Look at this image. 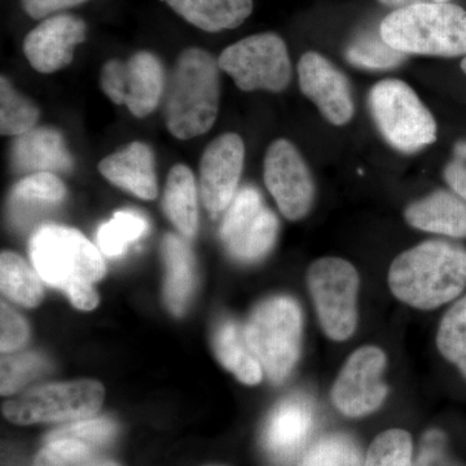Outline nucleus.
<instances>
[{
  "label": "nucleus",
  "instance_id": "18",
  "mask_svg": "<svg viewBox=\"0 0 466 466\" xmlns=\"http://www.w3.org/2000/svg\"><path fill=\"white\" fill-rule=\"evenodd\" d=\"M17 173H64L73 167L63 135L51 127H35L17 137L11 150Z\"/></svg>",
  "mask_w": 466,
  "mask_h": 466
},
{
  "label": "nucleus",
  "instance_id": "42",
  "mask_svg": "<svg viewBox=\"0 0 466 466\" xmlns=\"http://www.w3.org/2000/svg\"><path fill=\"white\" fill-rule=\"evenodd\" d=\"M381 5L391 8H407L417 5H431V3H449L450 0H379Z\"/></svg>",
  "mask_w": 466,
  "mask_h": 466
},
{
  "label": "nucleus",
  "instance_id": "21",
  "mask_svg": "<svg viewBox=\"0 0 466 466\" xmlns=\"http://www.w3.org/2000/svg\"><path fill=\"white\" fill-rule=\"evenodd\" d=\"M66 198V184L56 174H30L15 184L9 195V211L15 223L27 225L56 208Z\"/></svg>",
  "mask_w": 466,
  "mask_h": 466
},
{
  "label": "nucleus",
  "instance_id": "29",
  "mask_svg": "<svg viewBox=\"0 0 466 466\" xmlns=\"http://www.w3.org/2000/svg\"><path fill=\"white\" fill-rule=\"evenodd\" d=\"M302 466H363L357 441L345 434L319 438L308 450Z\"/></svg>",
  "mask_w": 466,
  "mask_h": 466
},
{
  "label": "nucleus",
  "instance_id": "32",
  "mask_svg": "<svg viewBox=\"0 0 466 466\" xmlns=\"http://www.w3.org/2000/svg\"><path fill=\"white\" fill-rule=\"evenodd\" d=\"M35 466H119L97 455L94 446L75 440L48 441Z\"/></svg>",
  "mask_w": 466,
  "mask_h": 466
},
{
  "label": "nucleus",
  "instance_id": "4",
  "mask_svg": "<svg viewBox=\"0 0 466 466\" xmlns=\"http://www.w3.org/2000/svg\"><path fill=\"white\" fill-rule=\"evenodd\" d=\"M30 257L39 278L66 293L78 285L96 283L106 274L97 248L69 227L36 229L30 240Z\"/></svg>",
  "mask_w": 466,
  "mask_h": 466
},
{
  "label": "nucleus",
  "instance_id": "2",
  "mask_svg": "<svg viewBox=\"0 0 466 466\" xmlns=\"http://www.w3.org/2000/svg\"><path fill=\"white\" fill-rule=\"evenodd\" d=\"M220 103V66L213 55L191 47L180 52L167 87L165 121L180 140L207 134L216 124Z\"/></svg>",
  "mask_w": 466,
  "mask_h": 466
},
{
  "label": "nucleus",
  "instance_id": "15",
  "mask_svg": "<svg viewBox=\"0 0 466 466\" xmlns=\"http://www.w3.org/2000/svg\"><path fill=\"white\" fill-rule=\"evenodd\" d=\"M300 91L336 126L350 122L355 112L348 78L318 52H306L299 63Z\"/></svg>",
  "mask_w": 466,
  "mask_h": 466
},
{
  "label": "nucleus",
  "instance_id": "27",
  "mask_svg": "<svg viewBox=\"0 0 466 466\" xmlns=\"http://www.w3.org/2000/svg\"><path fill=\"white\" fill-rule=\"evenodd\" d=\"M38 106L12 86L7 76L0 78V133L21 137L35 128L39 121Z\"/></svg>",
  "mask_w": 466,
  "mask_h": 466
},
{
  "label": "nucleus",
  "instance_id": "13",
  "mask_svg": "<svg viewBox=\"0 0 466 466\" xmlns=\"http://www.w3.org/2000/svg\"><path fill=\"white\" fill-rule=\"evenodd\" d=\"M244 161V142L235 133L220 135L202 153L200 192L210 216H219L231 205L238 193Z\"/></svg>",
  "mask_w": 466,
  "mask_h": 466
},
{
  "label": "nucleus",
  "instance_id": "9",
  "mask_svg": "<svg viewBox=\"0 0 466 466\" xmlns=\"http://www.w3.org/2000/svg\"><path fill=\"white\" fill-rule=\"evenodd\" d=\"M104 395L101 383L91 380L52 383L8 400L3 412L18 425L81 420L100 410Z\"/></svg>",
  "mask_w": 466,
  "mask_h": 466
},
{
  "label": "nucleus",
  "instance_id": "19",
  "mask_svg": "<svg viewBox=\"0 0 466 466\" xmlns=\"http://www.w3.org/2000/svg\"><path fill=\"white\" fill-rule=\"evenodd\" d=\"M165 88L164 66L156 55L137 52L126 63L125 106L137 118H146L158 108Z\"/></svg>",
  "mask_w": 466,
  "mask_h": 466
},
{
  "label": "nucleus",
  "instance_id": "34",
  "mask_svg": "<svg viewBox=\"0 0 466 466\" xmlns=\"http://www.w3.org/2000/svg\"><path fill=\"white\" fill-rule=\"evenodd\" d=\"M48 363L38 354H21L2 359V394H11L43 375Z\"/></svg>",
  "mask_w": 466,
  "mask_h": 466
},
{
  "label": "nucleus",
  "instance_id": "30",
  "mask_svg": "<svg viewBox=\"0 0 466 466\" xmlns=\"http://www.w3.org/2000/svg\"><path fill=\"white\" fill-rule=\"evenodd\" d=\"M147 229L148 222L140 214L119 211L97 232L99 249L108 257L119 256L131 242L142 238Z\"/></svg>",
  "mask_w": 466,
  "mask_h": 466
},
{
  "label": "nucleus",
  "instance_id": "20",
  "mask_svg": "<svg viewBox=\"0 0 466 466\" xmlns=\"http://www.w3.org/2000/svg\"><path fill=\"white\" fill-rule=\"evenodd\" d=\"M406 219L421 231L466 238V202L447 191H437L407 208Z\"/></svg>",
  "mask_w": 466,
  "mask_h": 466
},
{
  "label": "nucleus",
  "instance_id": "25",
  "mask_svg": "<svg viewBox=\"0 0 466 466\" xmlns=\"http://www.w3.org/2000/svg\"><path fill=\"white\" fill-rule=\"evenodd\" d=\"M213 345L220 363L241 382L257 385L262 381L263 368L250 351L240 325L223 321L214 333Z\"/></svg>",
  "mask_w": 466,
  "mask_h": 466
},
{
  "label": "nucleus",
  "instance_id": "38",
  "mask_svg": "<svg viewBox=\"0 0 466 466\" xmlns=\"http://www.w3.org/2000/svg\"><path fill=\"white\" fill-rule=\"evenodd\" d=\"M26 339L27 327L24 319L5 303H2V351L9 352L21 348Z\"/></svg>",
  "mask_w": 466,
  "mask_h": 466
},
{
  "label": "nucleus",
  "instance_id": "41",
  "mask_svg": "<svg viewBox=\"0 0 466 466\" xmlns=\"http://www.w3.org/2000/svg\"><path fill=\"white\" fill-rule=\"evenodd\" d=\"M66 294L76 308L85 309V311H90L96 308L97 302H99L97 294L95 293L91 284L78 285L67 291Z\"/></svg>",
  "mask_w": 466,
  "mask_h": 466
},
{
  "label": "nucleus",
  "instance_id": "12",
  "mask_svg": "<svg viewBox=\"0 0 466 466\" xmlns=\"http://www.w3.org/2000/svg\"><path fill=\"white\" fill-rule=\"evenodd\" d=\"M385 367L382 350L375 346L357 350L334 382V406L349 417L366 416L379 410L388 395V388L382 381Z\"/></svg>",
  "mask_w": 466,
  "mask_h": 466
},
{
  "label": "nucleus",
  "instance_id": "35",
  "mask_svg": "<svg viewBox=\"0 0 466 466\" xmlns=\"http://www.w3.org/2000/svg\"><path fill=\"white\" fill-rule=\"evenodd\" d=\"M115 434L116 425L110 420H84V421L58 429L50 434L47 441L75 440L96 447L108 443Z\"/></svg>",
  "mask_w": 466,
  "mask_h": 466
},
{
  "label": "nucleus",
  "instance_id": "8",
  "mask_svg": "<svg viewBox=\"0 0 466 466\" xmlns=\"http://www.w3.org/2000/svg\"><path fill=\"white\" fill-rule=\"evenodd\" d=\"M308 283L324 333L333 341H345L358 324L359 275L341 258L315 260L309 268Z\"/></svg>",
  "mask_w": 466,
  "mask_h": 466
},
{
  "label": "nucleus",
  "instance_id": "23",
  "mask_svg": "<svg viewBox=\"0 0 466 466\" xmlns=\"http://www.w3.org/2000/svg\"><path fill=\"white\" fill-rule=\"evenodd\" d=\"M165 213L186 238L198 228V193L195 175L183 164L175 165L167 175L164 193Z\"/></svg>",
  "mask_w": 466,
  "mask_h": 466
},
{
  "label": "nucleus",
  "instance_id": "17",
  "mask_svg": "<svg viewBox=\"0 0 466 466\" xmlns=\"http://www.w3.org/2000/svg\"><path fill=\"white\" fill-rule=\"evenodd\" d=\"M99 171L108 182L142 200H155L158 196L155 155L146 143L127 144L101 159Z\"/></svg>",
  "mask_w": 466,
  "mask_h": 466
},
{
  "label": "nucleus",
  "instance_id": "1",
  "mask_svg": "<svg viewBox=\"0 0 466 466\" xmlns=\"http://www.w3.org/2000/svg\"><path fill=\"white\" fill-rule=\"evenodd\" d=\"M389 285L408 306L440 308L466 288V250L446 241L422 242L392 262Z\"/></svg>",
  "mask_w": 466,
  "mask_h": 466
},
{
  "label": "nucleus",
  "instance_id": "7",
  "mask_svg": "<svg viewBox=\"0 0 466 466\" xmlns=\"http://www.w3.org/2000/svg\"><path fill=\"white\" fill-rule=\"evenodd\" d=\"M242 91L280 92L291 81V63L287 45L275 33L256 34L227 47L218 58Z\"/></svg>",
  "mask_w": 466,
  "mask_h": 466
},
{
  "label": "nucleus",
  "instance_id": "31",
  "mask_svg": "<svg viewBox=\"0 0 466 466\" xmlns=\"http://www.w3.org/2000/svg\"><path fill=\"white\" fill-rule=\"evenodd\" d=\"M437 345L441 354L466 377V297L441 319Z\"/></svg>",
  "mask_w": 466,
  "mask_h": 466
},
{
  "label": "nucleus",
  "instance_id": "40",
  "mask_svg": "<svg viewBox=\"0 0 466 466\" xmlns=\"http://www.w3.org/2000/svg\"><path fill=\"white\" fill-rule=\"evenodd\" d=\"M87 0H23L24 11L35 20L51 16L63 9L76 7Z\"/></svg>",
  "mask_w": 466,
  "mask_h": 466
},
{
  "label": "nucleus",
  "instance_id": "3",
  "mask_svg": "<svg viewBox=\"0 0 466 466\" xmlns=\"http://www.w3.org/2000/svg\"><path fill=\"white\" fill-rule=\"evenodd\" d=\"M382 38L403 54L466 55V11L451 3L395 9L380 25Z\"/></svg>",
  "mask_w": 466,
  "mask_h": 466
},
{
  "label": "nucleus",
  "instance_id": "33",
  "mask_svg": "<svg viewBox=\"0 0 466 466\" xmlns=\"http://www.w3.org/2000/svg\"><path fill=\"white\" fill-rule=\"evenodd\" d=\"M412 451L410 435L392 429L376 438L363 466H413Z\"/></svg>",
  "mask_w": 466,
  "mask_h": 466
},
{
  "label": "nucleus",
  "instance_id": "24",
  "mask_svg": "<svg viewBox=\"0 0 466 466\" xmlns=\"http://www.w3.org/2000/svg\"><path fill=\"white\" fill-rule=\"evenodd\" d=\"M167 276L165 299L168 309L182 315L195 288V260L188 244L177 235H167L162 244Z\"/></svg>",
  "mask_w": 466,
  "mask_h": 466
},
{
  "label": "nucleus",
  "instance_id": "10",
  "mask_svg": "<svg viewBox=\"0 0 466 466\" xmlns=\"http://www.w3.org/2000/svg\"><path fill=\"white\" fill-rule=\"evenodd\" d=\"M279 220L254 187H244L226 210L220 238L233 258L257 262L274 248Z\"/></svg>",
  "mask_w": 466,
  "mask_h": 466
},
{
  "label": "nucleus",
  "instance_id": "36",
  "mask_svg": "<svg viewBox=\"0 0 466 466\" xmlns=\"http://www.w3.org/2000/svg\"><path fill=\"white\" fill-rule=\"evenodd\" d=\"M100 86L104 94L116 106H122L126 100V63L121 60L106 61L101 67Z\"/></svg>",
  "mask_w": 466,
  "mask_h": 466
},
{
  "label": "nucleus",
  "instance_id": "22",
  "mask_svg": "<svg viewBox=\"0 0 466 466\" xmlns=\"http://www.w3.org/2000/svg\"><path fill=\"white\" fill-rule=\"evenodd\" d=\"M189 24L208 33L240 26L253 12V0H164Z\"/></svg>",
  "mask_w": 466,
  "mask_h": 466
},
{
  "label": "nucleus",
  "instance_id": "11",
  "mask_svg": "<svg viewBox=\"0 0 466 466\" xmlns=\"http://www.w3.org/2000/svg\"><path fill=\"white\" fill-rule=\"evenodd\" d=\"M263 177L267 189L287 219L308 216L315 200L311 171L293 143L279 139L267 149Z\"/></svg>",
  "mask_w": 466,
  "mask_h": 466
},
{
  "label": "nucleus",
  "instance_id": "39",
  "mask_svg": "<svg viewBox=\"0 0 466 466\" xmlns=\"http://www.w3.org/2000/svg\"><path fill=\"white\" fill-rule=\"evenodd\" d=\"M444 177L456 195L466 201V142L456 146L452 161L444 170Z\"/></svg>",
  "mask_w": 466,
  "mask_h": 466
},
{
  "label": "nucleus",
  "instance_id": "26",
  "mask_svg": "<svg viewBox=\"0 0 466 466\" xmlns=\"http://www.w3.org/2000/svg\"><path fill=\"white\" fill-rule=\"evenodd\" d=\"M2 290L8 299L26 308H35L43 299V287L35 271L12 251H3L0 258Z\"/></svg>",
  "mask_w": 466,
  "mask_h": 466
},
{
  "label": "nucleus",
  "instance_id": "37",
  "mask_svg": "<svg viewBox=\"0 0 466 466\" xmlns=\"http://www.w3.org/2000/svg\"><path fill=\"white\" fill-rule=\"evenodd\" d=\"M413 466H459L446 453V437L440 431H428Z\"/></svg>",
  "mask_w": 466,
  "mask_h": 466
},
{
  "label": "nucleus",
  "instance_id": "6",
  "mask_svg": "<svg viewBox=\"0 0 466 466\" xmlns=\"http://www.w3.org/2000/svg\"><path fill=\"white\" fill-rule=\"evenodd\" d=\"M368 101L377 128L395 149L413 153L437 139L433 115L406 82H379L370 90Z\"/></svg>",
  "mask_w": 466,
  "mask_h": 466
},
{
  "label": "nucleus",
  "instance_id": "14",
  "mask_svg": "<svg viewBox=\"0 0 466 466\" xmlns=\"http://www.w3.org/2000/svg\"><path fill=\"white\" fill-rule=\"evenodd\" d=\"M315 413L311 401L290 395L274 408L263 429L266 455L276 466H291L302 455L314 433Z\"/></svg>",
  "mask_w": 466,
  "mask_h": 466
},
{
  "label": "nucleus",
  "instance_id": "5",
  "mask_svg": "<svg viewBox=\"0 0 466 466\" xmlns=\"http://www.w3.org/2000/svg\"><path fill=\"white\" fill-rule=\"evenodd\" d=\"M302 311L290 297L260 303L244 328V336L263 372L272 382H283L299 357Z\"/></svg>",
  "mask_w": 466,
  "mask_h": 466
},
{
  "label": "nucleus",
  "instance_id": "16",
  "mask_svg": "<svg viewBox=\"0 0 466 466\" xmlns=\"http://www.w3.org/2000/svg\"><path fill=\"white\" fill-rule=\"evenodd\" d=\"M87 25L73 15H55L27 34L24 54L34 70L51 75L69 66L76 46L86 41Z\"/></svg>",
  "mask_w": 466,
  "mask_h": 466
},
{
  "label": "nucleus",
  "instance_id": "43",
  "mask_svg": "<svg viewBox=\"0 0 466 466\" xmlns=\"http://www.w3.org/2000/svg\"><path fill=\"white\" fill-rule=\"evenodd\" d=\"M461 67H462V70H464V73L466 75V57L464 58V60H462Z\"/></svg>",
  "mask_w": 466,
  "mask_h": 466
},
{
  "label": "nucleus",
  "instance_id": "28",
  "mask_svg": "<svg viewBox=\"0 0 466 466\" xmlns=\"http://www.w3.org/2000/svg\"><path fill=\"white\" fill-rule=\"evenodd\" d=\"M408 55L395 50L382 38L379 30H366L346 48L349 63L363 69H391L403 64Z\"/></svg>",
  "mask_w": 466,
  "mask_h": 466
}]
</instances>
